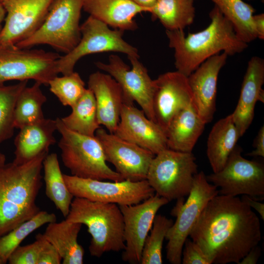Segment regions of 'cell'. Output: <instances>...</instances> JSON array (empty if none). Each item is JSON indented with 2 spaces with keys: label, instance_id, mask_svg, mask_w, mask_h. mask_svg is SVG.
<instances>
[{
  "label": "cell",
  "instance_id": "11",
  "mask_svg": "<svg viewBox=\"0 0 264 264\" xmlns=\"http://www.w3.org/2000/svg\"><path fill=\"white\" fill-rule=\"evenodd\" d=\"M242 151L236 146L222 169L206 176V179L220 188L219 195H247L255 199H264V165L245 159L241 155Z\"/></svg>",
  "mask_w": 264,
  "mask_h": 264
},
{
  "label": "cell",
  "instance_id": "8",
  "mask_svg": "<svg viewBox=\"0 0 264 264\" xmlns=\"http://www.w3.org/2000/svg\"><path fill=\"white\" fill-rule=\"evenodd\" d=\"M219 194L218 188L210 183L203 171L194 176L192 188L187 199L178 198L171 211L176 220L168 230L165 239L166 258L172 264H180L186 240L207 203Z\"/></svg>",
  "mask_w": 264,
  "mask_h": 264
},
{
  "label": "cell",
  "instance_id": "18",
  "mask_svg": "<svg viewBox=\"0 0 264 264\" xmlns=\"http://www.w3.org/2000/svg\"><path fill=\"white\" fill-rule=\"evenodd\" d=\"M113 133L154 154L168 148L165 131L133 104L123 105Z\"/></svg>",
  "mask_w": 264,
  "mask_h": 264
},
{
  "label": "cell",
  "instance_id": "34",
  "mask_svg": "<svg viewBox=\"0 0 264 264\" xmlns=\"http://www.w3.org/2000/svg\"><path fill=\"white\" fill-rule=\"evenodd\" d=\"M173 220L166 216L156 215L150 230L146 237L142 252L141 264H161L162 250L167 233L173 224Z\"/></svg>",
  "mask_w": 264,
  "mask_h": 264
},
{
  "label": "cell",
  "instance_id": "29",
  "mask_svg": "<svg viewBox=\"0 0 264 264\" xmlns=\"http://www.w3.org/2000/svg\"><path fill=\"white\" fill-rule=\"evenodd\" d=\"M43 165L45 194L66 218L74 197L66 185L57 154H47L43 160Z\"/></svg>",
  "mask_w": 264,
  "mask_h": 264
},
{
  "label": "cell",
  "instance_id": "7",
  "mask_svg": "<svg viewBox=\"0 0 264 264\" xmlns=\"http://www.w3.org/2000/svg\"><path fill=\"white\" fill-rule=\"evenodd\" d=\"M197 173L192 153L167 148L155 154L146 180L156 194L170 201L189 195Z\"/></svg>",
  "mask_w": 264,
  "mask_h": 264
},
{
  "label": "cell",
  "instance_id": "28",
  "mask_svg": "<svg viewBox=\"0 0 264 264\" xmlns=\"http://www.w3.org/2000/svg\"><path fill=\"white\" fill-rule=\"evenodd\" d=\"M195 0H157L150 13L168 30H183L193 23Z\"/></svg>",
  "mask_w": 264,
  "mask_h": 264
},
{
  "label": "cell",
  "instance_id": "25",
  "mask_svg": "<svg viewBox=\"0 0 264 264\" xmlns=\"http://www.w3.org/2000/svg\"><path fill=\"white\" fill-rule=\"evenodd\" d=\"M232 114L213 126L207 142V156L213 173L221 170L240 137Z\"/></svg>",
  "mask_w": 264,
  "mask_h": 264
},
{
  "label": "cell",
  "instance_id": "13",
  "mask_svg": "<svg viewBox=\"0 0 264 264\" xmlns=\"http://www.w3.org/2000/svg\"><path fill=\"white\" fill-rule=\"evenodd\" d=\"M132 67L116 54H111L108 63H95L96 66L107 72L119 84L123 91L125 103L136 102L146 116L154 121L153 99L154 90V80L150 77L147 69L136 57H128ZM155 122V121H154Z\"/></svg>",
  "mask_w": 264,
  "mask_h": 264
},
{
  "label": "cell",
  "instance_id": "15",
  "mask_svg": "<svg viewBox=\"0 0 264 264\" xmlns=\"http://www.w3.org/2000/svg\"><path fill=\"white\" fill-rule=\"evenodd\" d=\"M169 200L157 194L134 205H120L124 220L123 237L125 247L122 260L132 264H140L146 237L158 210Z\"/></svg>",
  "mask_w": 264,
  "mask_h": 264
},
{
  "label": "cell",
  "instance_id": "9",
  "mask_svg": "<svg viewBox=\"0 0 264 264\" xmlns=\"http://www.w3.org/2000/svg\"><path fill=\"white\" fill-rule=\"evenodd\" d=\"M80 30L81 38L77 45L57 60L59 73L63 75L73 72L77 62L91 54L113 52L139 57L137 49L123 39L124 31L111 29L107 24L91 16L81 25Z\"/></svg>",
  "mask_w": 264,
  "mask_h": 264
},
{
  "label": "cell",
  "instance_id": "22",
  "mask_svg": "<svg viewBox=\"0 0 264 264\" xmlns=\"http://www.w3.org/2000/svg\"><path fill=\"white\" fill-rule=\"evenodd\" d=\"M15 137V158L16 164L30 161L43 153H48L56 142L54 133L57 130L56 120L44 118L21 129Z\"/></svg>",
  "mask_w": 264,
  "mask_h": 264
},
{
  "label": "cell",
  "instance_id": "33",
  "mask_svg": "<svg viewBox=\"0 0 264 264\" xmlns=\"http://www.w3.org/2000/svg\"><path fill=\"white\" fill-rule=\"evenodd\" d=\"M27 83L24 80L12 85H0V144L13 135L16 104Z\"/></svg>",
  "mask_w": 264,
  "mask_h": 264
},
{
  "label": "cell",
  "instance_id": "26",
  "mask_svg": "<svg viewBox=\"0 0 264 264\" xmlns=\"http://www.w3.org/2000/svg\"><path fill=\"white\" fill-rule=\"evenodd\" d=\"M82 224L64 220L48 223L43 236L56 249L63 264H82L85 251L77 241Z\"/></svg>",
  "mask_w": 264,
  "mask_h": 264
},
{
  "label": "cell",
  "instance_id": "10",
  "mask_svg": "<svg viewBox=\"0 0 264 264\" xmlns=\"http://www.w3.org/2000/svg\"><path fill=\"white\" fill-rule=\"evenodd\" d=\"M60 56L53 52L16 46L0 48V85L11 80L31 79L48 86L59 73L57 60Z\"/></svg>",
  "mask_w": 264,
  "mask_h": 264
},
{
  "label": "cell",
  "instance_id": "27",
  "mask_svg": "<svg viewBox=\"0 0 264 264\" xmlns=\"http://www.w3.org/2000/svg\"><path fill=\"white\" fill-rule=\"evenodd\" d=\"M231 24L237 37L248 44L257 38L253 22L255 9L243 0H211Z\"/></svg>",
  "mask_w": 264,
  "mask_h": 264
},
{
  "label": "cell",
  "instance_id": "40",
  "mask_svg": "<svg viewBox=\"0 0 264 264\" xmlns=\"http://www.w3.org/2000/svg\"><path fill=\"white\" fill-rule=\"evenodd\" d=\"M262 254V250L258 245L252 248L241 260L239 264H256Z\"/></svg>",
  "mask_w": 264,
  "mask_h": 264
},
{
  "label": "cell",
  "instance_id": "35",
  "mask_svg": "<svg viewBox=\"0 0 264 264\" xmlns=\"http://www.w3.org/2000/svg\"><path fill=\"white\" fill-rule=\"evenodd\" d=\"M50 91L65 106H73L86 89L85 84L79 74L73 71L62 77L56 76L48 83Z\"/></svg>",
  "mask_w": 264,
  "mask_h": 264
},
{
  "label": "cell",
  "instance_id": "19",
  "mask_svg": "<svg viewBox=\"0 0 264 264\" xmlns=\"http://www.w3.org/2000/svg\"><path fill=\"white\" fill-rule=\"evenodd\" d=\"M227 57L225 52L213 56L188 76L193 96V106L206 124L212 120L216 111L218 76Z\"/></svg>",
  "mask_w": 264,
  "mask_h": 264
},
{
  "label": "cell",
  "instance_id": "20",
  "mask_svg": "<svg viewBox=\"0 0 264 264\" xmlns=\"http://www.w3.org/2000/svg\"><path fill=\"white\" fill-rule=\"evenodd\" d=\"M88 84L95 97L99 124L114 133L125 103L122 88L110 75L100 71L89 75Z\"/></svg>",
  "mask_w": 264,
  "mask_h": 264
},
{
  "label": "cell",
  "instance_id": "31",
  "mask_svg": "<svg viewBox=\"0 0 264 264\" xmlns=\"http://www.w3.org/2000/svg\"><path fill=\"white\" fill-rule=\"evenodd\" d=\"M41 85L35 82L32 86H26L21 92L14 110L15 128L20 129L44 118L42 107L46 98L41 88Z\"/></svg>",
  "mask_w": 264,
  "mask_h": 264
},
{
  "label": "cell",
  "instance_id": "5",
  "mask_svg": "<svg viewBox=\"0 0 264 264\" xmlns=\"http://www.w3.org/2000/svg\"><path fill=\"white\" fill-rule=\"evenodd\" d=\"M61 135L58 146L63 163L71 175L79 177L114 181L124 180L107 164L102 146L95 136L79 133L67 128L61 118L56 119Z\"/></svg>",
  "mask_w": 264,
  "mask_h": 264
},
{
  "label": "cell",
  "instance_id": "23",
  "mask_svg": "<svg viewBox=\"0 0 264 264\" xmlns=\"http://www.w3.org/2000/svg\"><path fill=\"white\" fill-rule=\"evenodd\" d=\"M83 9L108 26L124 31L136 30L134 17L147 12L132 0H84Z\"/></svg>",
  "mask_w": 264,
  "mask_h": 264
},
{
  "label": "cell",
  "instance_id": "46",
  "mask_svg": "<svg viewBox=\"0 0 264 264\" xmlns=\"http://www.w3.org/2000/svg\"><path fill=\"white\" fill-rule=\"evenodd\" d=\"M0 264H4V263H3V262L0 256Z\"/></svg>",
  "mask_w": 264,
  "mask_h": 264
},
{
  "label": "cell",
  "instance_id": "17",
  "mask_svg": "<svg viewBox=\"0 0 264 264\" xmlns=\"http://www.w3.org/2000/svg\"><path fill=\"white\" fill-rule=\"evenodd\" d=\"M153 109L154 121L166 132L174 117L193 105L188 77L176 71L167 72L154 80Z\"/></svg>",
  "mask_w": 264,
  "mask_h": 264
},
{
  "label": "cell",
  "instance_id": "32",
  "mask_svg": "<svg viewBox=\"0 0 264 264\" xmlns=\"http://www.w3.org/2000/svg\"><path fill=\"white\" fill-rule=\"evenodd\" d=\"M56 220L57 217L55 214L40 210L33 217L1 237L0 256L4 264L7 262L11 254L27 236L43 225L55 222Z\"/></svg>",
  "mask_w": 264,
  "mask_h": 264
},
{
  "label": "cell",
  "instance_id": "43",
  "mask_svg": "<svg viewBox=\"0 0 264 264\" xmlns=\"http://www.w3.org/2000/svg\"><path fill=\"white\" fill-rule=\"evenodd\" d=\"M137 5L145 8L149 12L151 8L154 6L157 0H132Z\"/></svg>",
  "mask_w": 264,
  "mask_h": 264
},
{
  "label": "cell",
  "instance_id": "6",
  "mask_svg": "<svg viewBox=\"0 0 264 264\" xmlns=\"http://www.w3.org/2000/svg\"><path fill=\"white\" fill-rule=\"evenodd\" d=\"M84 0H55L41 27L29 38L17 44L20 48L47 44L65 54L81 38L80 19Z\"/></svg>",
  "mask_w": 264,
  "mask_h": 264
},
{
  "label": "cell",
  "instance_id": "3",
  "mask_svg": "<svg viewBox=\"0 0 264 264\" xmlns=\"http://www.w3.org/2000/svg\"><path fill=\"white\" fill-rule=\"evenodd\" d=\"M48 153L29 162L0 167V238L40 211L36 200L42 186L43 162Z\"/></svg>",
  "mask_w": 264,
  "mask_h": 264
},
{
  "label": "cell",
  "instance_id": "4",
  "mask_svg": "<svg viewBox=\"0 0 264 264\" xmlns=\"http://www.w3.org/2000/svg\"><path fill=\"white\" fill-rule=\"evenodd\" d=\"M66 220L87 226L91 236L88 249L92 256L100 258L106 252L125 249L123 217L116 204L74 197Z\"/></svg>",
  "mask_w": 264,
  "mask_h": 264
},
{
  "label": "cell",
  "instance_id": "21",
  "mask_svg": "<svg viewBox=\"0 0 264 264\" xmlns=\"http://www.w3.org/2000/svg\"><path fill=\"white\" fill-rule=\"evenodd\" d=\"M264 60L253 56L248 63L237 105L232 113L233 121L242 136L251 125L256 102H264Z\"/></svg>",
  "mask_w": 264,
  "mask_h": 264
},
{
  "label": "cell",
  "instance_id": "30",
  "mask_svg": "<svg viewBox=\"0 0 264 264\" xmlns=\"http://www.w3.org/2000/svg\"><path fill=\"white\" fill-rule=\"evenodd\" d=\"M71 108V113L61 118L64 125L79 133L95 136L100 125L98 120L95 99L92 91L87 88L81 97Z\"/></svg>",
  "mask_w": 264,
  "mask_h": 264
},
{
  "label": "cell",
  "instance_id": "24",
  "mask_svg": "<svg viewBox=\"0 0 264 264\" xmlns=\"http://www.w3.org/2000/svg\"><path fill=\"white\" fill-rule=\"evenodd\" d=\"M205 124L193 105L181 110L172 119L166 130L168 148L192 153Z\"/></svg>",
  "mask_w": 264,
  "mask_h": 264
},
{
  "label": "cell",
  "instance_id": "12",
  "mask_svg": "<svg viewBox=\"0 0 264 264\" xmlns=\"http://www.w3.org/2000/svg\"><path fill=\"white\" fill-rule=\"evenodd\" d=\"M66 185L74 197L118 205L138 204L155 194L147 180L108 182L63 174Z\"/></svg>",
  "mask_w": 264,
  "mask_h": 264
},
{
  "label": "cell",
  "instance_id": "36",
  "mask_svg": "<svg viewBox=\"0 0 264 264\" xmlns=\"http://www.w3.org/2000/svg\"><path fill=\"white\" fill-rule=\"evenodd\" d=\"M43 234H38L33 242L24 246L19 245L9 257L10 264H38L40 256L48 243Z\"/></svg>",
  "mask_w": 264,
  "mask_h": 264
},
{
  "label": "cell",
  "instance_id": "44",
  "mask_svg": "<svg viewBox=\"0 0 264 264\" xmlns=\"http://www.w3.org/2000/svg\"><path fill=\"white\" fill-rule=\"evenodd\" d=\"M6 16V12L5 11L2 5L0 2V33L1 31V29L2 28V23L3 21H4V19Z\"/></svg>",
  "mask_w": 264,
  "mask_h": 264
},
{
  "label": "cell",
  "instance_id": "41",
  "mask_svg": "<svg viewBox=\"0 0 264 264\" xmlns=\"http://www.w3.org/2000/svg\"><path fill=\"white\" fill-rule=\"evenodd\" d=\"M241 199L252 209H255L260 215L261 219L263 220H264V204L263 203L247 195H242Z\"/></svg>",
  "mask_w": 264,
  "mask_h": 264
},
{
  "label": "cell",
  "instance_id": "39",
  "mask_svg": "<svg viewBox=\"0 0 264 264\" xmlns=\"http://www.w3.org/2000/svg\"><path fill=\"white\" fill-rule=\"evenodd\" d=\"M255 150L247 154L253 157H264V126L259 130L254 141Z\"/></svg>",
  "mask_w": 264,
  "mask_h": 264
},
{
  "label": "cell",
  "instance_id": "38",
  "mask_svg": "<svg viewBox=\"0 0 264 264\" xmlns=\"http://www.w3.org/2000/svg\"><path fill=\"white\" fill-rule=\"evenodd\" d=\"M62 258L55 247L49 242L43 251L38 264H60Z\"/></svg>",
  "mask_w": 264,
  "mask_h": 264
},
{
  "label": "cell",
  "instance_id": "42",
  "mask_svg": "<svg viewBox=\"0 0 264 264\" xmlns=\"http://www.w3.org/2000/svg\"><path fill=\"white\" fill-rule=\"evenodd\" d=\"M253 22L257 38L263 40L264 39V14L254 15Z\"/></svg>",
  "mask_w": 264,
  "mask_h": 264
},
{
  "label": "cell",
  "instance_id": "47",
  "mask_svg": "<svg viewBox=\"0 0 264 264\" xmlns=\"http://www.w3.org/2000/svg\"></svg>",
  "mask_w": 264,
  "mask_h": 264
},
{
  "label": "cell",
  "instance_id": "2",
  "mask_svg": "<svg viewBox=\"0 0 264 264\" xmlns=\"http://www.w3.org/2000/svg\"><path fill=\"white\" fill-rule=\"evenodd\" d=\"M209 17L211 22L206 28L187 36L183 30H166L169 46L174 50L176 70L187 77L213 56L221 52L234 55L247 47V44L237 37L231 24L216 6Z\"/></svg>",
  "mask_w": 264,
  "mask_h": 264
},
{
  "label": "cell",
  "instance_id": "16",
  "mask_svg": "<svg viewBox=\"0 0 264 264\" xmlns=\"http://www.w3.org/2000/svg\"><path fill=\"white\" fill-rule=\"evenodd\" d=\"M95 135L102 146L106 161L114 166L124 180H146L154 154L101 127Z\"/></svg>",
  "mask_w": 264,
  "mask_h": 264
},
{
  "label": "cell",
  "instance_id": "1",
  "mask_svg": "<svg viewBox=\"0 0 264 264\" xmlns=\"http://www.w3.org/2000/svg\"><path fill=\"white\" fill-rule=\"evenodd\" d=\"M189 236L212 264H239L261 240L260 220L240 198L218 194L206 205Z\"/></svg>",
  "mask_w": 264,
  "mask_h": 264
},
{
  "label": "cell",
  "instance_id": "14",
  "mask_svg": "<svg viewBox=\"0 0 264 264\" xmlns=\"http://www.w3.org/2000/svg\"><path fill=\"white\" fill-rule=\"evenodd\" d=\"M55 0H0L6 16L0 33V48L15 46L42 25Z\"/></svg>",
  "mask_w": 264,
  "mask_h": 264
},
{
  "label": "cell",
  "instance_id": "37",
  "mask_svg": "<svg viewBox=\"0 0 264 264\" xmlns=\"http://www.w3.org/2000/svg\"><path fill=\"white\" fill-rule=\"evenodd\" d=\"M181 263L183 264H212L198 245L189 238L186 240L183 247Z\"/></svg>",
  "mask_w": 264,
  "mask_h": 264
},
{
  "label": "cell",
  "instance_id": "45",
  "mask_svg": "<svg viewBox=\"0 0 264 264\" xmlns=\"http://www.w3.org/2000/svg\"><path fill=\"white\" fill-rule=\"evenodd\" d=\"M6 156L0 152V167L3 166L6 163Z\"/></svg>",
  "mask_w": 264,
  "mask_h": 264
}]
</instances>
